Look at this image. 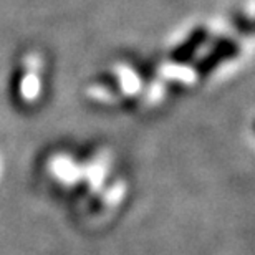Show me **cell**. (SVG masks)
Listing matches in <instances>:
<instances>
[{"label":"cell","mask_w":255,"mask_h":255,"mask_svg":"<svg viewBox=\"0 0 255 255\" xmlns=\"http://www.w3.org/2000/svg\"><path fill=\"white\" fill-rule=\"evenodd\" d=\"M37 176L65 216L90 232L113 226L129 202V179L108 147H55L38 161Z\"/></svg>","instance_id":"6da1fadb"},{"label":"cell","mask_w":255,"mask_h":255,"mask_svg":"<svg viewBox=\"0 0 255 255\" xmlns=\"http://www.w3.org/2000/svg\"><path fill=\"white\" fill-rule=\"evenodd\" d=\"M2 172H3V164H2V159H0V179H2Z\"/></svg>","instance_id":"7a4b0ae2"}]
</instances>
